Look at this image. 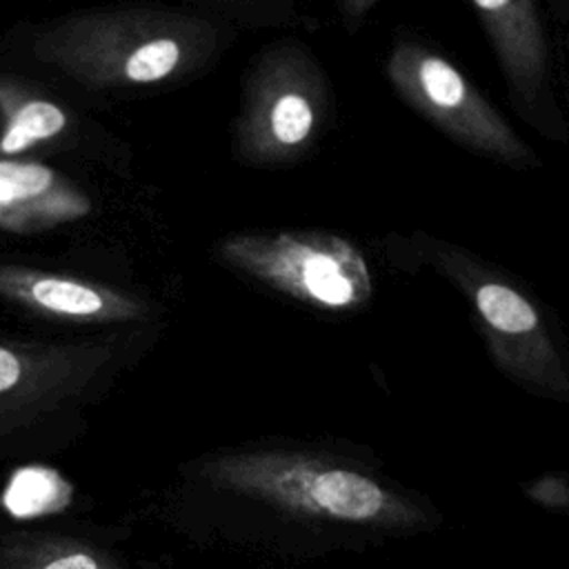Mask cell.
Here are the masks:
<instances>
[{
	"label": "cell",
	"instance_id": "8",
	"mask_svg": "<svg viewBox=\"0 0 569 569\" xmlns=\"http://www.w3.org/2000/svg\"><path fill=\"white\" fill-rule=\"evenodd\" d=\"M493 44L502 73L520 102L547 89L549 47L536 0H471Z\"/></svg>",
	"mask_w": 569,
	"mask_h": 569
},
{
	"label": "cell",
	"instance_id": "5",
	"mask_svg": "<svg viewBox=\"0 0 569 569\" xmlns=\"http://www.w3.org/2000/svg\"><path fill=\"white\" fill-rule=\"evenodd\" d=\"M211 473L236 489L333 520L371 522L398 513V502L385 487L351 469L271 458H229L213 465Z\"/></svg>",
	"mask_w": 569,
	"mask_h": 569
},
{
	"label": "cell",
	"instance_id": "7",
	"mask_svg": "<svg viewBox=\"0 0 569 569\" xmlns=\"http://www.w3.org/2000/svg\"><path fill=\"white\" fill-rule=\"evenodd\" d=\"M91 200L44 162L0 158V229L38 233L84 218Z\"/></svg>",
	"mask_w": 569,
	"mask_h": 569
},
{
	"label": "cell",
	"instance_id": "10",
	"mask_svg": "<svg viewBox=\"0 0 569 569\" xmlns=\"http://www.w3.org/2000/svg\"><path fill=\"white\" fill-rule=\"evenodd\" d=\"M69 498L71 491L58 473L36 467L22 469L11 478L4 493V505L16 516H33L62 509Z\"/></svg>",
	"mask_w": 569,
	"mask_h": 569
},
{
	"label": "cell",
	"instance_id": "6",
	"mask_svg": "<svg viewBox=\"0 0 569 569\" xmlns=\"http://www.w3.org/2000/svg\"><path fill=\"white\" fill-rule=\"evenodd\" d=\"M0 296L33 313L80 325L129 322L147 313V307L124 291L18 264H0Z\"/></svg>",
	"mask_w": 569,
	"mask_h": 569
},
{
	"label": "cell",
	"instance_id": "4",
	"mask_svg": "<svg viewBox=\"0 0 569 569\" xmlns=\"http://www.w3.org/2000/svg\"><path fill=\"white\" fill-rule=\"evenodd\" d=\"M224 260L300 300L342 309L371 291L362 253L347 240L318 231L233 236L220 247Z\"/></svg>",
	"mask_w": 569,
	"mask_h": 569
},
{
	"label": "cell",
	"instance_id": "11",
	"mask_svg": "<svg viewBox=\"0 0 569 569\" xmlns=\"http://www.w3.org/2000/svg\"><path fill=\"white\" fill-rule=\"evenodd\" d=\"M476 305L480 316L502 333H529L538 327V313L507 284L485 282L476 289Z\"/></svg>",
	"mask_w": 569,
	"mask_h": 569
},
{
	"label": "cell",
	"instance_id": "1",
	"mask_svg": "<svg viewBox=\"0 0 569 569\" xmlns=\"http://www.w3.org/2000/svg\"><path fill=\"white\" fill-rule=\"evenodd\" d=\"M216 44V29L200 18L120 7L67 16L42 29L31 51L89 89H131L196 71Z\"/></svg>",
	"mask_w": 569,
	"mask_h": 569
},
{
	"label": "cell",
	"instance_id": "9",
	"mask_svg": "<svg viewBox=\"0 0 569 569\" xmlns=\"http://www.w3.org/2000/svg\"><path fill=\"white\" fill-rule=\"evenodd\" d=\"M4 569H122L98 547L60 536L22 538L4 556Z\"/></svg>",
	"mask_w": 569,
	"mask_h": 569
},
{
	"label": "cell",
	"instance_id": "13",
	"mask_svg": "<svg viewBox=\"0 0 569 569\" xmlns=\"http://www.w3.org/2000/svg\"><path fill=\"white\" fill-rule=\"evenodd\" d=\"M378 0H338L340 11L347 20H358L362 18Z\"/></svg>",
	"mask_w": 569,
	"mask_h": 569
},
{
	"label": "cell",
	"instance_id": "3",
	"mask_svg": "<svg viewBox=\"0 0 569 569\" xmlns=\"http://www.w3.org/2000/svg\"><path fill=\"white\" fill-rule=\"evenodd\" d=\"M387 78L413 111L458 144L516 167L536 162L533 149L440 53L418 42H398L387 60Z\"/></svg>",
	"mask_w": 569,
	"mask_h": 569
},
{
	"label": "cell",
	"instance_id": "12",
	"mask_svg": "<svg viewBox=\"0 0 569 569\" xmlns=\"http://www.w3.org/2000/svg\"><path fill=\"white\" fill-rule=\"evenodd\" d=\"M69 365V358L53 360V353L44 351L42 356L29 349H13L0 342V396H11L20 391L40 393L49 389L51 382H42L53 369Z\"/></svg>",
	"mask_w": 569,
	"mask_h": 569
},
{
	"label": "cell",
	"instance_id": "2",
	"mask_svg": "<svg viewBox=\"0 0 569 569\" xmlns=\"http://www.w3.org/2000/svg\"><path fill=\"white\" fill-rule=\"evenodd\" d=\"M329 113L331 91L316 58L296 42L269 47L247 80L236 149L253 164L293 162L318 140Z\"/></svg>",
	"mask_w": 569,
	"mask_h": 569
},
{
	"label": "cell",
	"instance_id": "14",
	"mask_svg": "<svg viewBox=\"0 0 569 569\" xmlns=\"http://www.w3.org/2000/svg\"><path fill=\"white\" fill-rule=\"evenodd\" d=\"M227 2H242V0H227Z\"/></svg>",
	"mask_w": 569,
	"mask_h": 569
}]
</instances>
